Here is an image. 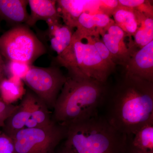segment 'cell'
I'll use <instances>...</instances> for the list:
<instances>
[{
    "mask_svg": "<svg viewBox=\"0 0 153 153\" xmlns=\"http://www.w3.org/2000/svg\"><path fill=\"white\" fill-rule=\"evenodd\" d=\"M106 120L115 129L131 136L153 122V82L126 76L111 92L108 91L103 107Z\"/></svg>",
    "mask_w": 153,
    "mask_h": 153,
    "instance_id": "cell-1",
    "label": "cell"
},
{
    "mask_svg": "<svg viewBox=\"0 0 153 153\" xmlns=\"http://www.w3.org/2000/svg\"><path fill=\"white\" fill-rule=\"evenodd\" d=\"M106 83L68 76L57 97L52 119L66 128L98 115L108 90Z\"/></svg>",
    "mask_w": 153,
    "mask_h": 153,
    "instance_id": "cell-2",
    "label": "cell"
},
{
    "mask_svg": "<svg viewBox=\"0 0 153 153\" xmlns=\"http://www.w3.org/2000/svg\"><path fill=\"white\" fill-rule=\"evenodd\" d=\"M130 137L99 114L67 128L65 142L74 153H127Z\"/></svg>",
    "mask_w": 153,
    "mask_h": 153,
    "instance_id": "cell-3",
    "label": "cell"
},
{
    "mask_svg": "<svg viewBox=\"0 0 153 153\" xmlns=\"http://www.w3.org/2000/svg\"><path fill=\"white\" fill-rule=\"evenodd\" d=\"M82 40L73 33L71 44L57 55L56 62L68 70V76L105 84L115 66L102 60L93 45Z\"/></svg>",
    "mask_w": 153,
    "mask_h": 153,
    "instance_id": "cell-4",
    "label": "cell"
},
{
    "mask_svg": "<svg viewBox=\"0 0 153 153\" xmlns=\"http://www.w3.org/2000/svg\"><path fill=\"white\" fill-rule=\"evenodd\" d=\"M47 51L44 44L25 25L14 26L0 36V53L7 61L33 65Z\"/></svg>",
    "mask_w": 153,
    "mask_h": 153,
    "instance_id": "cell-5",
    "label": "cell"
},
{
    "mask_svg": "<svg viewBox=\"0 0 153 153\" xmlns=\"http://www.w3.org/2000/svg\"><path fill=\"white\" fill-rule=\"evenodd\" d=\"M52 122V115L45 103L27 89L17 109L6 120L3 131L12 138L23 129L45 127Z\"/></svg>",
    "mask_w": 153,
    "mask_h": 153,
    "instance_id": "cell-6",
    "label": "cell"
},
{
    "mask_svg": "<svg viewBox=\"0 0 153 153\" xmlns=\"http://www.w3.org/2000/svg\"><path fill=\"white\" fill-rule=\"evenodd\" d=\"M67 130L53 121L46 126L21 130L12 137L15 153H55Z\"/></svg>",
    "mask_w": 153,
    "mask_h": 153,
    "instance_id": "cell-7",
    "label": "cell"
},
{
    "mask_svg": "<svg viewBox=\"0 0 153 153\" xmlns=\"http://www.w3.org/2000/svg\"><path fill=\"white\" fill-rule=\"evenodd\" d=\"M66 79V76L58 67L32 65L22 80L50 110L54 108Z\"/></svg>",
    "mask_w": 153,
    "mask_h": 153,
    "instance_id": "cell-8",
    "label": "cell"
},
{
    "mask_svg": "<svg viewBox=\"0 0 153 153\" xmlns=\"http://www.w3.org/2000/svg\"><path fill=\"white\" fill-rule=\"evenodd\" d=\"M100 35L112 55L115 65L120 64L125 67L131 53L125 42L126 37L123 31L114 22L102 31Z\"/></svg>",
    "mask_w": 153,
    "mask_h": 153,
    "instance_id": "cell-9",
    "label": "cell"
},
{
    "mask_svg": "<svg viewBox=\"0 0 153 153\" xmlns=\"http://www.w3.org/2000/svg\"><path fill=\"white\" fill-rule=\"evenodd\" d=\"M125 68L126 76L153 82V41L134 52Z\"/></svg>",
    "mask_w": 153,
    "mask_h": 153,
    "instance_id": "cell-10",
    "label": "cell"
},
{
    "mask_svg": "<svg viewBox=\"0 0 153 153\" xmlns=\"http://www.w3.org/2000/svg\"><path fill=\"white\" fill-rule=\"evenodd\" d=\"M114 22L110 17L105 14L83 13L78 19L76 30L74 33L82 40L86 36L100 37L101 31Z\"/></svg>",
    "mask_w": 153,
    "mask_h": 153,
    "instance_id": "cell-11",
    "label": "cell"
},
{
    "mask_svg": "<svg viewBox=\"0 0 153 153\" xmlns=\"http://www.w3.org/2000/svg\"><path fill=\"white\" fill-rule=\"evenodd\" d=\"M60 20L50 21L47 22L48 25L47 35L52 50L60 55L71 44L73 30L60 22Z\"/></svg>",
    "mask_w": 153,
    "mask_h": 153,
    "instance_id": "cell-12",
    "label": "cell"
},
{
    "mask_svg": "<svg viewBox=\"0 0 153 153\" xmlns=\"http://www.w3.org/2000/svg\"><path fill=\"white\" fill-rule=\"evenodd\" d=\"M31 13L26 25L34 26L38 21L60 20L57 10L56 1L53 0H29Z\"/></svg>",
    "mask_w": 153,
    "mask_h": 153,
    "instance_id": "cell-13",
    "label": "cell"
},
{
    "mask_svg": "<svg viewBox=\"0 0 153 153\" xmlns=\"http://www.w3.org/2000/svg\"><path fill=\"white\" fill-rule=\"evenodd\" d=\"M28 4L25 0H0V18L14 26L26 25L29 17Z\"/></svg>",
    "mask_w": 153,
    "mask_h": 153,
    "instance_id": "cell-14",
    "label": "cell"
},
{
    "mask_svg": "<svg viewBox=\"0 0 153 153\" xmlns=\"http://www.w3.org/2000/svg\"><path fill=\"white\" fill-rule=\"evenodd\" d=\"M89 1L83 0L56 1L57 10L64 25L72 30L76 28L79 16L87 11Z\"/></svg>",
    "mask_w": 153,
    "mask_h": 153,
    "instance_id": "cell-15",
    "label": "cell"
},
{
    "mask_svg": "<svg viewBox=\"0 0 153 153\" xmlns=\"http://www.w3.org/2000/svg\"><path fill=\"white\" fill-rule=\"evenodd\" d=\"M134 10L140 24L134 40L127 44L132 54L153 41V17Z\"/></svg>",
    "mask_w": 153,
    "mask_h": 153,
    "instance_id": "cell-16",
    "label": "cell"
},
{
    "mask_svg": "<svg viewBox=\"0 0 153 153\" xmlns=\"http://www.w3.org/2000/svg\"><path fill=\"white\" fill-rule=\"evenodd\" d=\"M115 24L123 31L126 37L129 38V43L140 26V22L134 9L119 5L112 15Z\"/></svg>",
    "mask_w": 153,
    "mask_h": 153,
    "instance_id": "cell-17",
    "label": "cell"
},
{
    "mask_svg": "<svg viewBox=\"0 0 153 153\" xmlns=\"http://www.w3.org/2000/svg\"><path fill=\"white\" fill-rule=\"evenodd\" d=\"M26 89L22 79L16 77L4 78L0 83V100L8 104H13L22 99Z\"/></svg>",
    "mask_w": 153,
    "mask_h": 153,
    "instance_id": "cell-18",
    "label": "cell"
},
{
    "mask_svg": "<svg viewBox=\"0 0 153 153\" xmlns=\"http://www.w3.org/2000/svg\"><path fill=\"white\" fill-rule=\"evenodd\" d=\"M130 144L145 153H153V122L146 124L131 136Z\"/></svg>",
    "mask_w": 153,
    "mask_h": 153,
    "instance_id": "cell-19",
    "label": "cell"
},
{
    "mask_svg": "<svg viewBox=\"0 0 153 153\" xmlns=\"http://www.w3.org/2000/svg\"><path fill=\"white\" fill-rule=\"evenodd\" d=\"M31 66L16 61H7L5 64L6 76L7 78L16 77L22 79Z\"/></svg>",
    "mask_w": 153,
    "mask_h": 153,
    "instance_id": "cell-20",
    "label": "cell"
},
{
    "mask_svg": "<svg viewBox=\"0 0 153 153\" xmlns=\"http://www.w3.org/2000/svg\"><path fill=\"white\" fill-rule=\"evenodd\" d=\"M85 39L87 42L94 45L102 60L112 66H115L112 55L105 46L100 36H86Z\"/></svg>",
    "mask_w": 153,
    "mask_h": 153,
    "instance_id": "cell-21",
    "label": "cell"
},
{
    "mask_svg": "<svg viewBox=\"0 0 153 153\" xmlns=\"http://www.w3.org/2000/svg\"><path fill=\"white\" fill-rule=\"evenodd\" d=\"M117 0H104L99 1L98 13H102L110 17L118 7Z\"/></svg>",
    "mask_w": 153,
    "mask_h": 153,
    "instance_id": "cell-22",
    "label": "cell"
},
{
    "mask_svg": "<svg viewBox=\"0 0 153 153\" xmlns=\"http://www.w3.org/2000/svg\"><path fill=\"white\" fill-rule=\"evenodd\" d=\"M0 153H15L13 139L3 131H0Z\"/></svg>",
    "mask_w": 153,
    "mask_h": 153,
    "instance_id": "cell-23",
    "label": "cell"
},
{
    "mask_svg": "<svg viewBox=\"0 0 153 153\" xmlns=\"http://www.w3.org/2000/svg\"><path fill=\"white\" fill-rule=\"evenodd\" d=\"M18 105L8 104L0 100V128H3L8 118L17 109Z\"/></svg>",
    "mask_w": 153,
    "mask_h": 153,
    "instance_id": "cell-24",
    "label": "cell"
},
{
    "mask_svg": "<svg viewBox=\"0 0 153 153\" xmlns=\"http://www.w3.org/2000/svg\"><path fill=\"white\" fill-rule=\"evenodd\" d=\"M57 149L55 153H74L71 147L65 142L60 148Z\"/></svg>",
    "mask_w": 153,
    "mask_h": 153,
    "instance_id": "cell-25",
    "label": "cell"
},
{
    "mask_svg": "<svg viewBox=\"0 0 153 153\" xmlns=\"http://www.w3.org/2000/svg\"><path fill=\"white\" fill-rule=\"evenodd\" d=\"M5 77V63L3 60L2 56L0 53V83Z\"/></svg>",
    "mask_w": 153,
    "mask_h": 153,
    "instance_id": "cell-26",
    "label": "cell"
},
{
    "mask_svg": "<svg viewBox=\"0 0 153 153\" xmlns=\"http://www.w3.org/2000/svg\"><path fill=\"white\" fill-rule=\"evenodd\" d=\"M127 153H145L141 151L137 150L134 148H133L132 147L130 144V140H129V146L127 152Z\"/></svg>",
    "mask_w": 153,
    "mask_h": 153,
    "instance_id": "cell-27",
    "label": "cell"
}]
</instances>
